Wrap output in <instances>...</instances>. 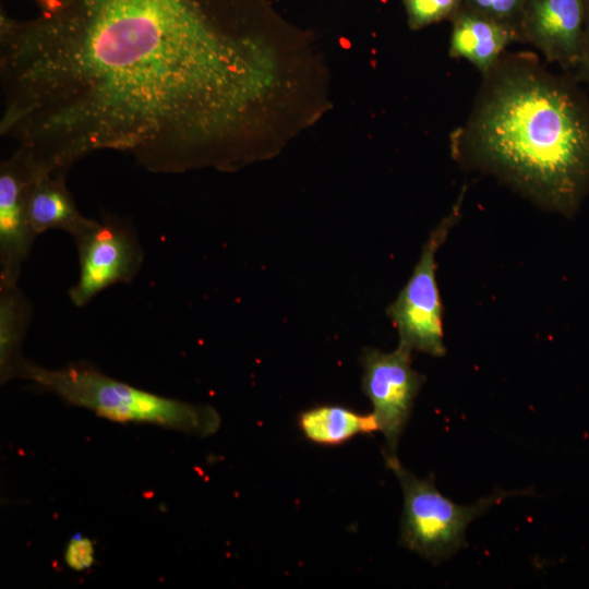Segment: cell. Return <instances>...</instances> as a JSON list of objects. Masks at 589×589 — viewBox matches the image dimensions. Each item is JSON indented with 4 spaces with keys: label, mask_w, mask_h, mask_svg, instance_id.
Listing matches in <instances>:
<instances>
[{
    "label": "cell",
    "mask_w": 589,
    "mask_h": 589,
    "mask_svg": "<svg viewBox=\"0 0 589 589\" xmlns=\"http://www.w3.org/2000/svg\"><path fill=\"white\" fill-rule=\"evenodd\" d=\"M243 0H64L0 13V134L47 171L101 151L152 172L248 160L257 58Z\"/></svg>",
    "instance_id": "1"
},
{
    "label": "cell",
    "mask_w": 589,
    "mask_h": 589,
    "mask_svg": "<svg viewBox=\"0 0 589 589\" xmlns=\"http://www.w3.org/2000/svg\"><path fill=\"white\" fill-rule=\"evenodd\" d=\"M452 153L542 206L572 214L589 190V99L531 56L501 57L485 74Z\"/></svg>",
    "instance_id": "2"
},
{
    "label": "cell",
    "mask_w": 589,
    "mask_h": 589,
    "mask_svg": "<svg viewBox=\"0 0 589 589\" xmlns=\"http://www.w3.org/2000/svg\"><path fill=\"white\" fill-rule=\"evenodd\" d=\"M22 380L55 394L68 405L120 423H144L188 435L218 432L221 417L209 405L161 396L117 380L81 360L49 369L27 361Z\"/></svg>",
    "instance_id": "3"
},
{
    "label": "cell",
    "mask_w": 589,
    "mask_h": 589,
    "mask_svg": "<svg viewBox=\"0 0 589 589\" xmlns=\"http://www.w3.org/2000/svg\"><path fill=\"white\" fill-rule=\"evenodd\" d=\"M404 493L400 544L434 564L466 545V528L477 517L507 496L524 492L497 490L471 506H460L442 495L432 477L418 478L397 457L385 460Z\"/></svg>",
    "instance_id": "4"
},
{
    "label": "cell",
    "mask_w": 589,
    "mask_h": 589,
    "mask_svg": "<svg viewBox=\"0 0 589 589\" xmlns=\"http://www.w3.org/2000/svg\"><path fill=\"white\" fill-rule=\"evenodd\" d=\"M462 200L464 192L450 213L430 233L408 283L387 308V315L398 332L399 346L410 351L433 357L446 353L435 254L458 220Z\"/></svg>",
    "instance_id": "5"
},
{
    "label": "cell",
    "mask_w": 589,
    "mask_h": 589,
    "mask_svg": "<svg viewBox=\"0 0 589 589\" xmlns=\"http://www.w3.org/2000/svg\"><path fill=\"white\" fill-rule=\"evenodd\" d=\"M74 242L79 277L68 294L76 308L85 306L116 284L131 283L142 268L145 252L137 235L127 220L117 216L103 215Z\"/></svg>",
    "instance_id": "6"
},
{
    "label": "cell",
    "mask_w": 589,
    "mask_h": 589,
    "mask_svg": "<svg viewBox=\"0 0 589 589\" xmlns=\"http://www.w3.org/2000/svg\"><path fill=\"white\" fill-rule=\"evenodd\" d=\"M411 352L398 345L392 352L365 348L360 357L361 387L372 404L378 431L385 437V460L397 457L399 438L425 380L412 369Z\"/></svg>",
    "instance_id": "7"
},
{
    "label": "cell",
    "mask_w": 589,
    "mask_h": 589,
    "mask_svg": "<svg viewBox=\"0 0 589 589\" xmlns=\"http://www.w3.org/2000/svg\"><path fill=\"white\" fill-rule=\"evenodd\" d=\"M44 170L21 147L0 165V283L16 284L36 240L28 204L34 182Z\"/></svg>",
    "instance_id": "8"
},
{
    "label": "cell",
    "mask_w": 589,
    "mask_h": 589,
    "mask_svg": "<svg viewBox=\"0 0 589 589\" xmlns=\"http://www.w3.org/2000/svg\"><path fill=\"white\" fill-rule=\"evenodd\" d=\"M587 0H531L524 31L546 60L576 69L582 50Z\"/></svg>",
    "instance_id": "9"
},
{
    "label": "cell",
    "mask_w": 589,
    "mask_h": 589,
    "mask_svg": "<svg viewBox=\"0 0 589 589\" xmlns=\"http://www.w3.org/2000/svg\"><path fill=\"white\" fill-rule=\"evenodd\" d=\"M65 171H43L36 178L29 197L28 218L36 237L52 229L74 238L89 230L96 219L84 216L68 189Z\"/></svg>",
    "instance_id": "10"
},
{
    "label": "cell",
    "mask_w": 589,
    "mask_h": 589,
    "mask_svg": "<svg viewBox=\"0 0 589 589\" xmlns=\"http://www.w3.org/2000/svg\"><path fill=\"white\" fill-rule=\"evenodd\" d=\"M514 37L507 24L476 12L462 13L453 24L449 53L466 59L485 75Z\"/></svg>",
    "instance_id": "11"
},
{
    "label": "cell",
    "mask_w": 589,
    "mask_h": 589,
    "mask_svg": "<svg viewBox=\"0 0 589 589\" xmlns=\"http://www.w3.org/2000/svg\"><path fill=\"white\" fill-rule=\"evenodd\" d=\"M33 318V306L16 284L0 283V382L22 378L27 360L22 345Z\"/></svg>",
    "instance_id": "12"
},
{
    "label": "cell",
    "mask_w": 589,
    "mask_h": 589,
    "mask_svg": "<svg viewBox=\"0 0 589 589\" xmlns=\"http://www.w3.org/2000/svg\"><path fill=\"white\" fill-rule=\"evenodd\" d=\"M298 425L305 438L323 446L341 445L359 434L378 431L373 413L361 414L339 405H322L300 412Z\"/></svg>",
    "instance_id": "13"
},
{
    "label": "cell",
    "mask_w": 589,
    "mask_h": 589,
    "mask_svg": "<svg viewBox=\"0 0 589 589\" xmlns=\"http://www.w3.org/2000/svg\"><path fill=\"white\" fill-rule=\"evenodd\" d=\"M409 23L419 28L450 14L459 0H404Z\"/></svg>",
    "instance_id": "14"
},
{
    "label": "cell",
    "mask_w": 589,
    "mask_h": 589,
    "mask_svg": "<svg viewBox=\"0 0 589 589\" xmlns=\"http://www.w3.org/2000/svg\"><path fill=\"white\" fill-rule=\"evenodd\" d=\"M63 560L76 573L91 569L96 561L93 541L81 533L73 534L64 548Z\"/></svg>",
    "instance_id": "15"
},
{
    "label": "cell",
    "mask_w": 589,
    "mask_h": 589,
    "mask_svg": "<svg viewBox=\"0 0 589 589\" xmlns=\"http://www.w3.org/2000/svg\"><path fill=\"white\" fill-rule=\"evenodd\" d=\"M472 12L488 16L501 23L517 14L526 0H467Z\"/></svg>",
    "instance_id": "16"
},
{
    "label": "cell",
    "mask_w": 589,
    "mask_h": 589,
    "mask_svg": "<svg viewBox=\"0 0 589 589\" xmlns=\"http://www.w3.org/2000/svg\"><path fill=\"white\" fill-rule=\"evenodd\" d=\"M576 69L578 70L579 76L582 80L589 82V9L587 10V20L581 56Z\"/></svg>",
    "instance_id": "17"
},
{
    "label": "cell",
    "mask_w": 589,
    "mask_h": 589,
    "mask_svg": "<svg viewBox=\"0 0 589 589\" xmlns=\"http://www.w3.org/2000/svg\"><path fill=\"white\" fill-rule=\"evenodd\" d=\"M32 1L37 5L38 13H46V12H50L57 9L59 5H61V3L64 0H32Z\"/></svg>",
    "instance_id": "18"
}]
</instances>
